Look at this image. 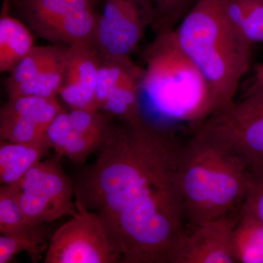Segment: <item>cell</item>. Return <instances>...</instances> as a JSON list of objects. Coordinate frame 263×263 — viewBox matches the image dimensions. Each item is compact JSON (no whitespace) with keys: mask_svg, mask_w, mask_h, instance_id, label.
I'll use <instances>...</instances> for the list:
<instances>
[{"mask_svg":"<svg viewBox=\"0 0 263 263\" xmlns=\"http://www.w3.org/2000/svg\"><path fill=\"white\" fill-rule=\"evenodd\" d=\"M99 150L76 200L100 217L121 262H171L186 233L179 147L168 132L143 121L110 125Z\"/></svg>","mask_w":263,"mask_h":263,"instance_id":"6da1fadb","label":"cell"},{"mask_svg":"<svg viewBox=\"0 0 263 263\" xmlns=\"http://www.w3.org/2000/svg\"><path fill=\"white\" fill-rule=\"evenodd\" d=\"M252 164L212 117L179 148L178 186L190 226L239 210L252 177Z\"/></svg>","mask_w":263,"mask_h":263,"instance_id":"7a4b0ae2","label":"cell"},{"mask_svg":"<svg viewBox=\"0 0 263 263\" xmlns=\"http://www.w3.org/2000/svg\"><path fill=\"white\" fill-rule=\"evenodd\" d=\"M143 53L144 76L140 90L145 122L169 132L176 124L197 127L218 113L209 83L178 41L175 27H156Z\"/></svg>","mask_w":263,"mask_h":263,"instance_id":"3957f363","label":"cell"},{"mask_svg":"<svg viewBox=\"0 0 263 263\" xmlns=\"http://www.w3.org/2000/svg\"><path fill=\"white\" fill-rule=\"evenodd\" d=\"M175 29L183 51L209 83L218 113L228 110L248 72L253 45L228 18L222 0H197Z\"/></svg>","mask_w":263,"mask_h":263,"instance_id":"277c9868","label":"cell"},{"mask_svg":"<svg viewBox=\"0 0 263 263\" xmlns=\"http://www.w3.org/2000/svg\"><path fill=\"white\" fill-rule=\"evenodd\" d=\"M61 157L41 161L16 182L7 184L32 226L77 214L75 186L62 169Z\"/></svg>","mask_w":263,"mask_h":263,"instance_id":"5b68a950","label":"cell"},{"mask_svg":"<svg viewBox=\"0 0 263 263\" xmlns=\"http://www.w3.org/2000/svg\"><path fill=\"white\" fill-rule=\"evenodd\" d=\"M77 214L52 235L46 263H115L114 250L100 217L76 200Z\"/></svg>","mask_w":263,"mask_h":263,"instance_id":"8992f818","label":"cell"},{"mask_svg":"<svg viewBox=\"0 0 263 263\" xmlns=\"http://www.w3.org/2000/svg\"><path fill=\"white\" fill-rule=\"evenodd\" d=\"M155 22L152 0H105L96 37L102 57L130 56L146 29Z\"/></svg>","mask_w":263,"mask_h":263,"instance_id":"52a82bcc","label":"cell"},{"mask_svg":"<svg viewBox=\"0 0 263 263\" xmlns=\"http://www.w3.org/2000/svg\"><path fill=\"white\" fill-rule=\"evenodd\" d=\"M68 51L69 46L60 43L34 46L5 81L8 98L58 96Z\"/></svg>","mask_w":263,"mask_h":263,"instance_id":"ba28073f","label":"cell"},{"mask_svg":"<svg viewBox=\"0 0 263 263\" xmlns=\"http://www.w3.org/2000/svg\"><path fill=\"white\" fill-rule=\"evenodd\" d=\"M111 116L95 109L62 110L47 131V139L58 155L82 163L100 149L110 126Z\"/></svg>","mask_w":263,"mask_h":263,"instance_id":"9c48e42d","label":"cell"},{"mask_svg":"<svg viewBox=\"0 0 263 263\" xmlns=\"http://www.w3.org/2000/svg\"><path fill=\"white\" fill-rule=\"evenodd\" d=\"M63 110L57 97L8 98L0 110L1 139L20 143L48 141V127Z\"/></svg>","mask_w":263,"mask_h":263,"instance_id":"30bf717a","label":"cell"},{"mask_svg":"<svg viewBox=\"0 0 263 263\" xmlns=\"http://www.w3.org/2000/svg\"><path fill=\"white\" fill-rule=\"evenodd\" d=\"M240 209L202 222L186 232L172 263L238 262L234 230Z\"/></svg>","mask_w":263,"mask_h":263,"instance_id":"8fae6325","label":"cell"},{"mask_svg":"<svg viewBox=\"0 0 263 263\" xmlns=\"http://www.w3.org/2000/svg\"><path fill=\"white\" fill-rule=\"evenodd\" d=\"M212 117L249 163L263 164V89L245 95Z\"/></svg>","mask_w":263,"mask_h":263,"instance_id":"7c38bea8","label":"cell"},{"mask_svg":"<svg viewBox=\"0 0 263 263\" xmlns=\"http://www.w3.org/2000/svg\"><path fill=\"white\" fill-rule=\"evenodd\" d=\"M101 53L96 44L69 46L60 98L71 109H95Z\"/></svg>","mask_w":263,"mask_h":263,"instance_id":"4fadbf2b","label":"cell"},{"mask_svg":"<svg viewBox=\"0 0 263 263\" xmlns=\"http://www.w3.org/2000/svg\"><path fill=\"white\" fill-rule=\"evenodd\" d=\"M29 29L49 41L52 33L72 12L93 8L96 0H6Z\"/></svg>","mask_w":263,"mask_h":263,"instance_id":"5bb4252c","label":"cell"},{"mask_svg":"<svg viewBox=\"0 0 263 263\" xmlns=\"http://www.w3.org/2000/svg\"><path fill=\"white\" fill-rule=\"evenodd\" d=\"M34 46L30 29L11 14L4 0L0 15V71L11 72Z\"/></svg>","mask_w":263,"mask_h":263,"instance_id":"9a60e30c","label":"cell"},{"mask_svg":"<svg viewBox=\"0 0 263 263\" xmlns=\"http://www.w3.org/2000/svg\"><path fill=\"white\" fill-rule=\"evenodd\" d=\"M52 148L49 142L34 143L0 142V182L11 184L41 162Z\"/></svg>","mask_w":263,"mask_h":263,"instance_id":"2e32d148","label":"cell"},{"mask_svg":"<svg viewBox=\"0 0 263 263\" xmlns=\"http://www.w3.org/2000/svg\"><path fill=\"white\" fill-rule=\"evenodd\" d=\"M238 262L263 263V223L240 208L234 230Z\"/></svg>","mask_w":263,"mask_h":263,"instance_id":"e0dca14e","label":"cell"},{"mask_svg":"<svg viewBox=\"0 0 263 263\" xmlns=\"http://www.w3.org/2000/svg\"><path fill=\"white\" fill-rule=\"evenodd\" d=\"M43 226L38 224L13 234H1L0 263L11 262L21 252H27L32 262L39 261L43 251L41 243L46 238V230Z\"/></svg>","mask_w":263,"mask_h":263,"instance_id":"ac0fdd59","label":"cell"},{"mask_svg":"<svg viewBox=\"0 0 263 263\" xmlns=\"http://www.w3.org/2000/svg\"><path fill=\"white\" fill-rule=\"evenodd\" d=\"M7 184L0 187V233L8 235L32 228Z\"/></svg>","mask_w":263,"mask_h":263,"instance_id":"d6986e66","label":"cell"},{"mask_svg":"<svg viewBox=\"0 0 263 263\" xmlns=\"http://www.w3.org/2000/svg\"><path fill=\"white\" fill-rule=\"evenodd\" d=\"M197 0H152L156 11V27H174L193 8Z\"/></svg>","mask_w":263,"mask_h":263,"instance_id":"ffe728a7","label":"cell"},{"mask_svg":"<svg viewBox=\"0 0 263 263\" xmlns=\"http://www.w3.org/2000/svg\"><path fill=\"white\" fill-rule=\"evenodd\" d=\"M240 29L252 45L263 43V3L259 0H247Z\"/></svg>","mask_w":263,"mask_h":263,"instance_id":"44dd1931","label":"cell"},{"mask_svg":"<svg viewBox=\"0 0 263 263\" xmlns=\"http://www.w3.org/2000/svg\"><path fill=\"white\" fill-rule=\"evenodd\" d=\"M252 177L245 200V210L263 223V164H252Z\"/></svg>","mask_w":263,"mask_h":263,"instance_id":"7402d4cb","label":"cell"},{"mask_svg":"<svg viewBox=\"0 0 263 263\" xmlns=\"http://www.w3.org/2000/svg\"><path fill=\"white\" fill-rule=\"evenodd\" d=\"M263 89V63L259 65L256 69L252 84L247 90L246 95L258 90Z\"/></svg>","mask_w":263,"mask_h":263,"instance_id":"603a6c76","label":"cell"},{"mask_svg":"<svg viewBox=\"0 0 263 263\" xmlns=\"http://www.w3.org/2000/svg\"><path fill=\"white\" fill-rule=\"evenodd\" d=\"M259 2H261V3H263V0H259Z\"/></svg>","mask_w":263,"mask_h":263,"instance_id":"cb8c5ba5","label":"cell"}]
</instances>
